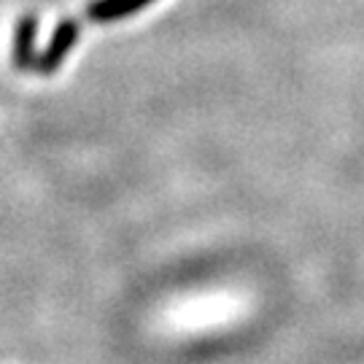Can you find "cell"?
I'll return each mask as SVG.
<instances>
[{
	"label": "cell",
	"instance_id": "cell-1",
	"mask_svg": "<svg viewBox=\"0 0 364 364\" xmlns=\"http://www.w3.org/2000/svg\"><path fill=\"white\" fill-rule=\"evenodd\" d=\"M78 33H81V25H78L73 16H63L57 27H54L52 33V41L46 43V49L41 52L38 63H36V73L41 76H52L57 73L63 63L68 60V54L73 52V46H76L78 41Z\"/></svg>",
	"mask_w": 364,
	"mask_h": 364
},
{
	"label": "cell",
	"instance_id": "cell-3",
	"mask_svg": "<svg viewBox=\"0 0 364 364\" xmlns=\"http://www.w3.org/2000/svg\"><path fill=\"white\" fill-rule=\"evenodd\" d=\"M151 3H156V0H92L87 6V19L95 25H111V22H119L124 16L144 11Z\"/></svg>",
	"mask_w": 364,
	"mask_h": 364
},
{
	"label": "cell",
	"instance_id": "cell-2",
	"mask_svg": "<svg viewBox=\"0 0 364 364\" xmlns=\"http://www.w3.org/2000/svg\"><path fill=\"white\" fill-rule=\"evenodd\" d=\"M36 33H38V19L33 14H25L16 27H14V52L11 63L16 70H36L38 54H36Z\"/></svg>",
	"mask_w": 364,
	"mask_h": 364
}]
</instances>
